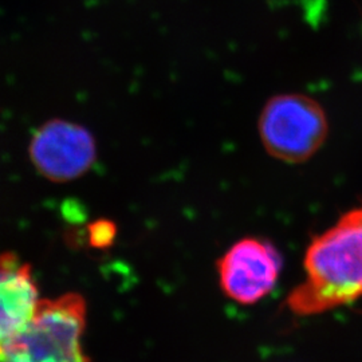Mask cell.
<instances>
[{
	"label": "cell",
	"mask_w": 362,
	"mask_h": 362,
	"mask_svg": "<svg viewBox=\"0 0 362 362\" xmlns=\"http://www.w3.org/2000/svg\"><path fill=\"white\" fill-rule=\"evenodd\" d=\"M306 281L287 298L298 315H314L362 297V206L317 236L305 257Z\"/></svg>",
	"instance_id": "1"
},
{
	"label": "cell",
	"mask_w": 362,
	"mask_h": 362,
	"mask_svg": "<svg viewBox=\"0 0 362 362\" xmlns=\"http://www.w3.org/2000/svg\"><path fill=\"white\" fill-rule=\"evenodd\" d=\"M85 326L86 303L79 294L42 299L33 324L0 362H90L82 345Z\"/></svg>",
	"instance_id": "2"
},
{
	"label": "cell",
	"mask_w": 362,
	"mask_h": 362,
	"mask_svg": "<svg viewBox=\"0 0 362 362\" xmlns=\"http://www.w3.org/2000/svg\"><path fill=\"white\" fill-rule=\"evenodd\" d=\"M259 136L272 157L299 164L324 145L329 122L322 106L298 93L278 94L264 105L259 117Z\"/></svg>",
	"instance_id": "3"
},
{
	"label": "cell",
	"mask_w": 362,
	"mask_h": 362,
	"mask_svg": "<svg viewBox=\"0 0 362 362\" xmlns=\"http://www.w3.org/2000/svg\"><path fill=\"white\" fill-rule=\"evenodd\" d=\"M282 269L272 245L255 238L235 243L218 262L223 293L240 305H255L272 293Z\"/></svg>",
	"instance_id": "4"
},
{
	"label": "cell",
	"mask_w": 362,
	"mask_h": 362,
	"mask_svg": "<svg viewBox=\"0 0 362 362\" xmlns=\"http://www.w3.org/2000/svg\"><path fill=\"white\" fill-rule=\"evenodd\" d=\"M30 157L39 173L57 182L74 180L95 160V144L89 130L69 121H52L31 139Z\"/></svg>",
	"instance_id": "5"
},
{
	"label": "cell",
	"mask_w": 362,
	"mask_h": 362,
	"mask_svg": "<svg viewBox=\"0 0 362 362\" xmlns=\"http://www.w3.org/2000/svg\"><path fill=\"white\" fill-rule=\"evenodd\" d=\"M42 298L31 266L13 252L0 255V358L33 324Z\"/></svg>",
	"instance_id": "6"
}]
</instances>
